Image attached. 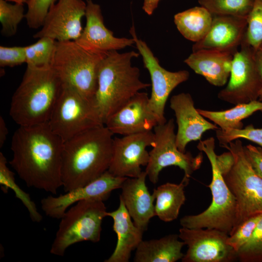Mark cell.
<instances>
[{"label": "cell", "mask_w": 262, "mask_h": 262, "mask_svg": "<svg viewBox=\"0 0 262 262\" xmlns=\"http://www.w3.org/2000/svg\"><path fill=\"white\" fill-rule=\"evenodd\" d=\"M189 179L183 177L179 184L167 182L154 189L155 216L163 221L168 222L176 219L186 197L184 189Z\"/></svg>", "instance_id": "obj_25"}, {"label": "cell", "mask_w": 262, "mask_h": 262, "mask_svg": "<svg viewBox=\"0 0 262 262\" xmlns=\"http://www.w3.org/2000/svg\"><path fill=\"white\" fill-rule=\"evenodd\" d=\"M179 234H171L158 239L142 240L136 249L134 262H176L184 256L185 245Z\"/></svg>", "instance_id": "obj_24"}, {"label": "cell", "mask_w": 262, "mask_h": 262, "mask_svg": "<svg viewBox=\"0 0 262 262\" xmlns=\"http://www.w3.org/2000/svg\"><path fill=\"white\" fill-rule=\"evenodd\" d=\"M106 54L90 51L74 40L56 41L51 66L63 85L93 102L99 66Z\"/></svg>", "instance_id": "obj_6"}, {"label": "cell", "mask_w": 262, "mask_h": 262, "mask_svg": "<svg viewBox=\"0 0 262 262\" xmlns=\"http://www.w3.org/2000/svg\"><path fill=\"white\" fill-rule=\"evenodd\" d=\"M254 61L262 80V42L255 49H253Z\"/></svg>", "instance_id": "obj_40"}, {"label": "cell", "mask_w": 262, "mask_h": 262, "mask_svg": "<svg viewBox=\"0 0 262 262\" xmlns=\"http://www.w3.org/2000/svg\"><path fill=\"white\" fill-rule=\"evenodd\" d=\"M170 107L175 113L178 125L176 145L181 152H186L189 142L200 140L204 132L220 129L199 114L189 93H181L173 96L170 99Z\"/></svg>", "instance_id": "obj_19"}, {"label": "cell", "mask_w": 262, "mask_h": 262, "mask_svg": "<svg viewBox=\"0 0 262 262\" xmlns=\"http://www.w3.org/2000/svg\"><path fill=\"white\" fill-rule=\"evenodd\" d=\"M7 163L6 158L2 152H0V184L1 189L5 193L8 189H12L16 198L27 208L32 220L35 222H41L43 216L38 212L35 203L31 199L30 195L21 189L16 182L14 173L10 170Z\"/></svg>", "instance_id": "obj_28"}, {"label": "cell", "mask_w": 262, "mask_h": 262, "mask_svg": "<svg viewBox=\"0 0 262 262\" xmlns=\"http://www.w3.org/2000/svg\"><path fill=\"white\" fill-rule=\"evenodd\" d=\"M154 143L149 152V159L145 172L149 180L156 184L160 172L165 167L178 166L184 172V177L190 179L198 169L203 162L202 152L193 156L190 152H183L178 148L174 120L171 118L163 124L154 128Z\"/></svg>", "instance_id": "obj_10"}, {"label": "cell", "mask_w": 262, "mask_h": 262, "mask_svg": "<svg viewBox=\"0 0 262 262\" xmlns=\"http://www.w3.org/2000/svg\"><path fill=\"white\" fill-rule=\"evenodd\" d=\"M48 123L64 142L87 130L104 125L93 102L65 85H62Z\"/></svg>", "instance_id": "obj_9"}, {"label": "cell", "mask_w": 262, "mask_h": 262, "mask_svg": "<svg viewBox=\"0 0 262 262\" xmlns=\"http://www.w3.org/2000/svg\"><path fill=\"white\" fill-rule=\"evenodd\" d=\"M130 32L142 56L144 66L150 75L151 93L149 98V108L158 124H164L167 121L164 117V109L169 95L178 85L189 79L190 74L185 70L172 72L164 69L147 44L137 37L134 26L131 27Z\"/></svg>", "instance_id": "obj_11"}, {"label": "cell", "mask_w": 262, "mask_h": 262, "mask_svg": "<svg viewBox=\"0 0 262 262\" xmlns=\"http://www.w3.org/2000/svg\"><path fill=\"white\" fill-rule=\"evenodd\" d=\"M154 143V132L123 135L113 139L112 157L108 171L115 176L136 178L142 172L149 159L148 147Z\"/></svg>", "instance_id": "obj_14"}, {"label": "cell", "mask_w": 262, "mask_h": 262, "mask_svg": "<svg viewBox=\"0 0 262 262\" xmlns=\"http://www.w3.org/2000/svg\"><path fill=\"white\" fill-rule=\"evenodd\" d=\"M24 4H11L6 0H0V22L1 33L5 37H11L16 33L17 27L25 18Z\"/></svg>", "instance_id": "obj_31"}, {"label": "cell", "mask_w": 262, "mask_h": 262, "mask_svg": "<svg viewBox=\"0 0 262 262\" xmlns=\"http://www.w3.org/2000/svg\"><path fill=\"white\" fill-rule=\"evenodd\" d=\"M8 129L3 117L0 116V147H1L6 140Z\"/></svg>", "instance_id": "obj_42"}, {"label": "cell", "mask_w": 262, "mask_h": 262, "mask_svg": "<svg viewBox=\"0 0 262 262\" xmlns=\"http://www.w3.org/2000/svg\"><path fill=\"white\" fill-rule=\"evenodd\" d=\"M62 85L51 66H27L21 82L12 96L11 117L19 126L48 122Z\"/></svg>", "instance_id": "obj_4"}, {"label": "cell", "mask_w": 262, "mask_h": 262, "mask_svg": "<svg viewBox=\"0 0 262 262\" xmlns=\"http://www.w3.org/2000/svg\"><path fill=\"white\" fill-rule=\"evenodd\" d=\"M113 135L105 125H101L64 142L62 181L65 192L88 184L108 170Z\"/></svg>", "instance_id": "obj_2"}, {"label": "cell", "mask_w": 262, "mask_h": 262, "mask_svg": "<svg viewBox=\"0 0 262 262\" xmlns=\"http://www.w3.org/2000/svg\"><path fill=\"white\" fill-rule=\"evenodd\" d=\"M160 0H144L143 10L148 15H151L157 8Z\"/></svg>", "instance_id": "obj_41"}, {"label": "cell", "mask_w": 262, "mask_h": 262, "mask_svg": "<svg viewBox=\"0 0 262 262\" xmlns=\"http://www.w3.org/2000/svg\"><path fill=\"white\" fill-rule=\"evenodd\" d=\"M57 0H28L25 18L28 27L36 29L42 27L50 7Z\"/></svg>", "instance_id": "obj_35"}, {"label": "cell", "mask_w": 262, "mask_h": 262, "mask_svg": "<svg viewBox=\"0 0 262 262\" xmlns=\"http://www.w3.org/2000/svg\"><path fill=\"white\" fill-rule=\"evenodd\" d=\"M241 262H262V215L250 239L237 251Z\"/></svg>", "instance_id": "obj_33"}, {"label": "cell", "mask_w": 262, "mask_h": 262, "mask_svg": "<svg viewBox=\"0 0 262 262\" xmlns=\"http://www.w3.org/2000/svg\"><path fill=\"white\" fill-rule=\"evenodd\" d=\"M7 1L14 2L15 3L22 4L27 3L28 0H6Z\"/></svg>", "instance_id": "obj_43"}, {"label": "cell", "mask_w": 262, "mask_h": 262, "mask_svg": "<svg viewBox=\"0 0 262 262\" xmlns=\"http://www.w3.org/2000/svg\"><path fill=\"white\" fill-rule=\"evenodd\" d=\"M200 6L213 15H228L246 18L254 0H198Z\"/></svg>", "instance_id": "obj_29"}, {"label": "cell", "mask_w": 262, "mask_h": 262, "mask_svg": "<svg viewBox=\"0 0 262 262\" xmlns=\"http://www.w3.org/2000/svg\"><path fill=\"white\" fill-rule=\"evenodd\" d=\"M262 214L249 218L241 223L229 234L227 242L237 252L252 236Z\"/></svg>", "instance_id": "obj_36"}, {"label": "cell", "mask_w": 262, "mask_h": 262, "mask_svg": "<svg viewBox=\"0 0 262 262\" xmlns=\"http://www.w3.org/2000/svg\"><path fill=\"white\" fill-rule=\"evenodd\" d=\"M211 26L206 35L194 43L193 51L212 49L236 52L243 41L246 18L228 15H213Z\"/></svg>", "instance_id": "obj_20"}, {"label": "cell", "mask_w": 262, "mask_h": 262, "mask_svg": "<svg viewBox=\"0 0 262 262\" xmlns=\"http://www.w3.org/2000/svg\"><path fill=\"white\" fill-rule=\"evenodd\" d=\"M240 47L234 54L228 84L218 94L220 99L235 105L258 100L262 88L253 49L244 39Z\"/></svg>", "instance_id": "obj_12"}, {"label": "cell", "mask_w": 262, "mask_h": 262, "mask_svg": "<svg viewBox=\"0 0 262 262\" xmlns=\"http://www.w3.org/2000/svg\"><path fill=\"white\" fill-rule=\"evenodd\" d=\"M56 41L43 37L35 43L25 46L26 64L28 66L42 67L51 66Z\"/></svg>", "instance_id": "obj_30"}, {"label": "cell", "mask_w": 262, "mask_h": 262, "mask_svg": "<svg viewBox=\"0 0 262 262\" xmlns=\"http://www.w3.org/2000/svg\"><path fill=\"white\" fill-rule=\"evenodd\" d=\"M148 94L139 92L111 115L104 125L114 134L123 135L151 131L157 120L148 106Z\"/></svg>", "instance_id": "obj_18"}, {"label": "cell", "mask_w": 262, "mask_h": 262, "mask_svg": "<svg viewBox=\"0 0 262 262\" xmlns=\"http://www.w3.org/2000/svg\"><path fill=\"white\" fill-rule=\"evenodd\" d=\"M139 55L133 50L124 53L114 50L101 60L93 103L104 125L138 92L150 86L141 80L139 69L132 65V59Z\"/></svg>", "instance_id": "obj_3"}, {"label": "cell", "mask_w": 262, "mask_h": 262, "mask_svg": "<svg viewBox=\"0 0 262 262\" xmlns=\"http://www.w3.org/2000/svg\"><path fill=\"white\" fill-rule=\"evenodd\" d=\"M197 148L206 154L211 165L212 179L208 186L212 193V200L209 207L203 212L182 217L180 224L182 227L188 229H214L229 235L235 222L236 202L218 167L214 138L200 141Z\"/></svg>", "instance_id": "obj_5"}, {"label": "cell", "mask_w": 262, "mask_h": 262, "mask_svg": "<svg viewBox=\"0 0 262 262\" xmlns=\"http://www.w3.org/2000/svg\"><path fill=\"white\" fill-rule=\"evenodd\" d=\"M147 177L146 172L142 171L138 177L127 178L120 188V196L134 224L144 232L155 216V198L146 185Z\"/></svg>", "instance_id": "obj_21"}, {"label": "cell", "mask_w": 262, "mask_h": 262, "mask_svg": "<svg viewBox=\"0 0 262 262\" xmlns=\"http://www.w3.org/2000/svg\"><path fill=\"white\" fill-rule=\"evenodd\" d=\"M258 100H260V101H262V88L261 90H260V93H259Z\"/></svg>", "instance_id": "obj_44"}, {"label": "cell", "mask_w": 262, "mask_h": 262, "mask_svg": "<svg viewBox=\"0 0 262 262\" xmlns=\"http://www.w3.org/2000/svg\"><path fill=\"white\" fill-rule=\"evenodd\" d=\"M221 147L230 151L234 158L232 167L223 177L236 202L235 222L232 231L249 218L262 214V179L248 160L240 139Z\"/></svg>", "instance_id": "obj_7"}, {"label": "cell", "mask_w": 262, "mask_h": 262, "mask_svg": "<svg viewBox=\"0 0 262 262\" xmlns=\"http://www.w3.org/2000/svg\"><path fill=\"white\" fill-rule=\"evenodd\" d=\"M86 2L82 0H58L49 9L41 29L33 37H49L56 41L76 40L83 30Z\"/></svg>", "instance_id": "obj_16"}, {"label": "cell", "mask_w": 262, "mask_h": 262, "mask_svg": "<svg viewBox=\"0 0 262 262\" xmlns=\"http://www.w3.org/2000/svg\"><path fill=\"white\" fill-rule=\"evenodd\" d=\"M235 52L201 49L193 52L184 61L196 73L204 77L212 85L222 86L230 76Z\"/></svg>", "instance_id": "obj_22"}, {"label": "cell", "mask_w": 262, "mask_h": 262, "mask_svg": "<svg viewBox=\"0 0 262 262\" xmlns=\"http://www.w3.org/2000/svg\"><path fill=\"white\" fill-rule=\"evenodd\" d=\"M86 25L75 41L83 48L95 53L106 54L131 46L133 39L116 37L105 26L99 5L92 0H86Z\"/></svg>", "instance_id": "obj_17"}, {"label": "cell", "mask_w": 262, "mask_h": 262, "mask_svg": "<svg viewBox=\"0 0 262 262\" xmlns=\"http://www.w3.org/2000/svg\"><path fill=\"white\" fill-rule=\"evenodd\" d=\"M197 110L201 115L213 122L221 130L241 129L243 128L242 120L257 111L262 112V101L255 100L246 103L238 104L225 111Z\"/></svg>", "instance_id": "obj_27"}, {"label": "cell", "mask_w": 262, "mask_h": 262, "mask_svg": "<svg viewBox=\"0 0 262 262\" xmlns=\"http://www.w3.org/2000/svg\"><path fill=\"white\" fill-rule=\"evenodd\" d=\"M64 144L48 122L20 126L12 136L9 164L28 187L56 194L62 186Z\"/></svg>", "instance_id": "obj_1"}, {"label": "cell", "mask_w": 262, "mask_h": 262, "mask_svg": "<svg viewBox=\"0 0 262 262\" xmlns=\"http://www.w3.org/2000/svg\"><path fill=\"white\" fill-rule=\"evenodd\" d=\"M246 155L252 167L262 179V148L251 144L244 146Z\"/></svg>", "instance_id": "obj_38"}, {"label": "cell", "mask_w": 262, "mask_h": 262, "mask_svg": "<svg viewBox=\"0 0 262 262\" xmlns=\"http://www.w3.org/2000/svg\"><path fill=\"white\" fill-rule=\"evenodd\" d=\"M246 19L244 40L253 49H255L262 42V0H254Z\"/></svg>", "instance_id": "obj_32"}, {"label": "cell", "mask_w": 262, "mask_h": 262, "mask_svg": "<svg viewBox=\"0 0 262 262\" xmlns=\"http://www.w3.org/2000/svg\"><path fill=\"white\" fill-rule=\"evenodd\" d=\"M216 137L220 146L237 139L248 140L259 145L262 148V128H255L252 124L241 129H227L216 131Z\"/></svg>", "instance_id": "obj_34"}, {"label": "cell", "mask_w": 262, "mask_h": 262, "mask_svg": "<svg viewBox=\"0 0 262 262\" xmlns=\"http://www.w3.org/2000/svg\"><path fill=\"white\" fill-rule=\"evenodd\" d=\"M218 167L224 177L231 170L234 164V158L229 151L216 156Z\"/></svg>", "instance_id": "obj_39"}, {"label": "cell", "mask_w": 262, "mask_h": 262, "mask_svg": "<svg viewBox=\"0 0 262 262\" xmlns=\"http://www.w3.org/2000/svg\"><path fill=\"white\" fill-rule=\"evenodd\" d=\"M107 216L112 218L113 230L117 235L114 251L105 262H128L131 252L136 249L143 240L144 231L131 220L123 200L119 198L118 208L107 212Z\"/></svg>", "instance_id": "obj_23"}, {"label": "cell", "mask_w": 262, "mask_h": 262, "mask_svg": "<svg viewBox=\"0 0 262 262\" xmlns=\"http://www.w3.org/2000/svg\"><path fill=\"white\" fill-rule=\"evenodd\" d=\"M103 201L82 200L66 211L60 219L50 253L63 256L67 248L74 244L83 241L99 242L102 222L107 212Z\"/></svg>", "instance_id": "obj_8"}, {"label": "cell", "mask_w": 262, "mask_h": 262, "mask_svg": "<svg viewBox=\"0 0 262 262\" xmlns=\"http://www.w3.org/2000/svg\"><path fill=\"white\" fill-rule=\"evenodd\" d=\"M26 63L25 47L0 46V66L14 67Z\"/></svg>", "instance_id": "obj_37"}, {"label": "cell", "mask_w": 262, "mask_h": 262, "mask_svg": "<svg viewBox=\"0 0 262 262\" xmlns=\"http://www.w3.org/2000/svg\"><path fill=\"white\" fill-rule=\"evenodd\" d=\"M213 15L205 8L196 6L176 14L174 21L177 29L186 39L197 42L208 32Z\"/></svg>", "instance_id": "obj_26"}, {"label": "cell", "mask_w": 262, "mask_h": 262, "mask_svg": "<svg viewBox=\"0 0 262 262\" xmlns=\"http://www.w3.org/2000/svg\"><path fill=\"white\" fill-rule=\"evenodd\" d=\"M179 236L187 246L182 262H233L237 252L227 242L229 234L208 228L182 227Z\"/></svg>", "instance_id": "obj_13"}, {"label": "cell", "mask_w": 262, "mask_h": 262, "mask_svg": "<svg viewBox=\"0 0 262 262\" xmlns=\"http://www.w3.org/2000/svg\"><path fill=\"white\" fill-rule=\"evenodd\" d=\"M126 177H119L108 170L88 184L67 192L58 196H49L41 200V208L46 215L61 219L66 210L79 201L85 200H106L111 192L120 188Z\"/></svg>", "instance_id": "obj_15"}]
</instances>
